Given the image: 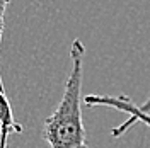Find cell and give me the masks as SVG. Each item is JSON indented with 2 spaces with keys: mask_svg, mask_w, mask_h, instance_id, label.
<instances>
[{
  "mask_svg": "<svg viewBox=\"0 0 150 148\" xmlns=\"http://www.w3.org/2000/svg\"><path fill=\"white\" fill-rule=\"evenodd\" d=\"M19 133H22V126L14 118L9 97L0 89V141H7L9 135H19Z\"/></svg>",
  "mask_w": 150,
  "mask_h": 148,
  "instance_id": "3957f363",
  "label": "cell"
},
{
  "mask_svg": "<svg viewBox=\"0 0 150 148\" xmlns=\"http://www.w3.org/2000/svg\"><path fill=\"white\" fill-rule=\"evenodd\" d=\"M140 109L143 112H150V97L145 101V104H143V106H140Z\"/></svg>",
  "mask_w": 150,
  "mask_h": 148,
  "instance_id": "5b68a950",
  "label": "cell"
},
{
  "mask_svg": "<svg viewBox=\"0 0 150 148\" xmlns=\"http://www.w3.org/2000/svg\"><path fill=\"white\" fill-rule=\"evenodd\" d=\"M85 46L74 39L70 48L72 68L63 87L62 101L45 121L43 138L51 148H89L82 119V80H84Z\"/></svg>",
  "mask_w": 150,
  "mask_h": 148,
  "instance_id": "6da1fadb",
  "label": "cell"
},
{
  "mask_svg": "<svg viewBox=\"0 0 150 148\" xmlns=\"http://www.w3.org/2000/svg\"><path fill=\"white\" fill-rule=\"evenodd\" d=\"M0 148H9L7 147V141H0Z\"/></svg>",
  "mask_w": 150,
  "mask_h": 148,
  "instance_id": "8992f818",
  "label": "cell"
},
{
  "mask_svg": "<svg viewBox=\"0 0 150 148\" xmlns=\"http://www.w3.org/2000/svg\"><path fill=\"white\" fill-rule=\"evenodd\" d=\"M84 104L87 107H111V109L125 112L128 116V119L125 123H121L118 128L111 130V135L114 138L123 136L137 123H143L150 128V112H143L140 109V106H137L128 95H97V94H91V95L84 97Z\"/></svg>",
  "mask_w": 150,
  "mask_h": 148,
  "instance_id": "7a4b0ae2",
  "label": "cell"
},
{
  "mask_svg": "<svg viewBox=\"0 0 150 148\" xmlns=\"http://www.w3.org/2000/svg\"><path fill=\"white\" fill-rule=\"evenodd\" d=\"M12 0H0V49H2V37H4V27H5V12ZM0 89L4 90V82L0 77Z\"/></svg>",
  "mask_w": 150,
  "mask_h": 148,
  "instance_id": "277c9868",
  "label": "cell"
}]
</instances>
